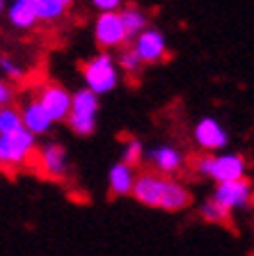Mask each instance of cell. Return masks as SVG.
I'll list each match as a JSON object with an SVG mask.
<instances>
[{
	"label": "cell",
	"mask_w": 254,
	"mask_h": 256,
	"mask_svg": "<svg viewBox=\"0 0 254 256\" xmlns=\"http://www.w3.org/2000/svg\"><path fill=\"white\" fill-rule=\"evenodd\" d=\"M249 162L243 154L236 151H220V154H206L195 160V172L213 183H231L247 178Z\"/></svg>",
	"instance_id": "1"
},
{
	"label": "cell",
	"mask_w": 254,
	"mask_h": 256,
	"mask_svg": "<svg viewBox=\"0 0 254 256\" xmlns=\"http://www.w3.org/2000/svg\"><path fill=\"white\" fill-rule=\"evenodd\" d=\"M80 76H83L85 90H90L99 98L115 92L119 85V69L110 53H96L94 58L85 60L80 64Z\"/></svg>",
	"instance_id": "2"
},
{
	"label": "cell",
	"mask_w": 254,
	"mask_h": 256,
	"mask_svg": "<svg viewBox=\"0 0 254 256\" xmlns=\"http://www.w3.org/2000/svg\"><path fill=\"white\" fill-rule=\"evenodd\" d=\"M37 154V138H32L26 128H19L10 135H0V170L14 172L30 165Z\"/></svg>",
	"instance_id": "3"
},
{
	"label": "cell",
	"mask_w": 254,
	"mask_h": 256,
	"mask_svg": "<svg viewBox=\"0 0 254 256\" xmlns=\"http://www.w3.org/2000/svg\"><path fill=\"white\" fill-rule=\"evenodd\" d=\"M99 96H94L90 90H78L71 94V108L67 114V124L80 138H87L96 130V117H99Z\"/></svg>",
	"instance_id": "4"
},
{
	"label": "cell",
	"mask_w": 254,
	"mask_h": 256,
	"mask_svg": "<svg viewBox=\"0 0 254 256\" xmlns=\"http://www.w3.org/2000/svg\"><path fill=\"white\" fill-rule=\"evenodd\" d=\"M35 98L37 103L44 108L51 122H67V114H69L71 108V92L67 90L60 82H44L37 92H35Z\"/></svg>",
	"instance_id": "5"
},
{
	"label": "cell",
	"mask_w": 254,
	"mask_h": 256,
	"mask_svg": "<svg viewBox=\"0 0 254 256\" xmlns=\"http://www.w3.org/2000/svg\"><path fill=\"white\" fill-rule=\"evenodd\" d=\"M211 199L220 208H224L229 215L233 210L249 208L252 206V183H249V178H240V181H231V183H217L213 188Z\"/></svg>",
	"instance_id": "6"
},
{
	"label": "cell",
	"mask_w": 254,
	"mask_h": 256,
	"mask_svg": "<svg viewBox=\"0 0 254 256\" xmlns=\"http://www.w3.org/2000/svg\"><path fill=\"white\" fill-rule=\"evenodd\" d=\"M192 140L201 151L206 154H220L229 146V133L222 122L215 117H201L192 126Z\"/></svg>",
	"instance_id": "7"
},
{
	"label": "cell",
	"mask_w": 254,
	"mask_h": 256,
	"mask_svg": "<svg viewBox=\"0 0 254 256\" xmlns=\"http://www.w3.org/2000/svg\"><path fill=\"white\" fill-rule=\"evenodd\" d=\"M94 42L103 50H119L128 44L126 30L122 26V18L117 12L99 14L94 21Z\"/></svg>",
	"instance_id": "8"
},
{
	"label": "cell",
	"mask_w": 254,
	"mask_h": 256,
	"mask_svg": "<svg viewBox=\"0 0 254 256\" xmlns=\"http://www.w3.org/2000/svg\"><path fill=\"white\" fill-rule=\"evenodd\" d=\"M37 167L46 178L51 181H62L64 176L69 174V154L62 144L58 142H46L37 146Z\"/></svg>",
	"instance_id": "9"
},
{
	"label": "cell",
	"mask_w": 254,
	"mask_h": 256,
	"mask_svg": "<svg viewBox=\"0 0 254 256\" xmlns=\"http://www.w3.org/2000/svg\"><path fill=\"white\" fill-rule=\"evenodd\" d=\"M144 160L151 165V172L172 178L185 167V156L181 149L172 146V144H158L151 149H144Z\"/></svg>",
	"instance_id": "10"
},
{
	"label": "cell",
	"mask_w": 254,
	"mask_h": 256,
	"mask_svg": "<svg viewBox=\"0 0 254 256\" xmlns=\"http://www.w3.org/2000/svg\"><path fill=\"white\" fill-rule=\"evenodd\" d=\"M131 44L133 53L138 55L142 64H158L167 60V42H165V34L158 28H147Z\"/></svg>",
	"instance_id": "11"
},
{
	"label": "cell",
	"mask_w": 254,
	"mask_h": 256,
	"mask_svg": "<svg viewBox=\"0 0 254 256\" xmlns=\"http://www.w3.org/2000/svg\"><path fill=\"white\" fill-rule=\"evenodd\" d=\"M165 186H167V178L151 170H144L135 176V183H133V199L138 204L147 208H158L160 204V197H163L165 192Z\"/></svg>",
	"instance_id": "12"
},
{
	"label": "cell",
	"mask_w": 254,
	"mask_h": 256,
	"mask_svg": "<svg viewBox=\"0 0 254 256\" xmlns=\"http://www.w3.org/2000/svg\"><path fill=\"white\" fill-rule=\"evenodd\" d=\"M19 114H21V126L26 128L32 138H42V135H48L51 128H53V122L48 117L44 108L37 103L35 96H28L23 106L19 108Z\"/></svg>",
	"instance_id": "13"
},
{
	"label": "cell",
	"mask_w": 254,
	"mask_h": 256,
	"mask_svg": "<svg viewBox=\"0 0 254 256\" xmlns=\"http://www.w3.org/2000/svg\"><path fill=\"white\" fill-rule=\"evenodd\" d=\"M135 167L126 165V162H115V165L108 170V192L110 197H128L133 190V183H135Z\"/></svg>",
	"instance_id": "14"
},
{
	"label": "cell",
	"mask_w": 254,
	"mask_h": 256,
	"mask_svg": "<svg viewBox=\"0 0 254 256\" xmlns=\"http://www.w3.org/2000/svg\"><path fill=\"white\" fill-rule=\"evenodd\" d=\"M192 204V192L179 181H172L167 178V186H165V192L160 197L158 208L160 210H167V213H179V210H185V208Z\"/></svg>",
	"instance_id": "15"
},
{
	"label": "cell",
	"mask_w": 254,
	"mask_h": 256,
	"mask_svg": "<svg viewBox=\"0 0 254 256\" xmlns=\"http://www.w3.org/2000/svg\"><path fill=\"white\" fill-rule=\"evenodd\" d=\"M7 21L16 30H32L39 23L30 0H12V5L7 7Z\"/></svg>",
	"instance_id": "16"
},
{
	"label": "cell",
	"mask_w": 254,
	"mask_h": 256,
	"mask_svg": "<svg viewBox=\"0 0 254 256\" xmlns=\"http://www.w3.org/2000/svg\"><path fill=\"white\" fill-rule=\"evenodd\" d=\"M117 14H119V18H122V26H124V30H126L128 42H133L140 32H144L149 28L147 12H142L140 7H135V5H124Z\"/></svg>",
	"instance_id": "17"
},
{
	"label": "cell",
	"mask_w": 254,
	"mask_h": 256,
	"mask_svg": "<svg viewBox=\"0 0 254 256\" xmlns=\"http://www.w3.org/2000/svg\"><path fill=\"white\" fill-rule=\"evenodd\" d=\"M30 5L39 23H58L67 16V10L58 0H30Z\"/></svg>",
	"instance_id": "18"
},
{
	"label": "cell",
	"mask_w": 254,
	"mask_h": 256,
	"mask_svg": "<svg viewBox=\"0 0 254 256\" xmlns=\"http://www.w3.org/2000/svg\"><path fill=\"white\" fill-rule=\"evenodd\" d=\"M199 218L208 224H220V226H224V224H229L231 215H229L224 208L217 206L213 199H206V202L199 206Z\"/></svg>",
	"instance_id": "19"
},
{
	"label": "cell",
	"mask_w": 254,
	"mask_h": 256,
	"mask_svg": "<svg viewBox=\"0 0 254 256\" xmlns=\"http://www.w3.org/2000/svg\"><path fill=\"white\" fill-rule=\"evenodd\" d=\"M115 64H117V69H119V74L124 71V74H128V76L140 74V69H142V62L138 60V55L133 53L131 46L119 48V55H117Z\"/></svg>",
	"instance_id": "20"
},
{
	"label": "cell",
	"mask_w": 254,
	"mask_h": 256,
	"mask_svg": "<svg viewBox=\"0 0 254 256\" xmlns=\"http://www.w3.org/2000/svg\"><path fill=\"white\" fill-rule=\"evenodd\" d=\"M21 126V114L16 106H3L0 108V135H10L14 130H19Z\"/></svg>",
	"instance_id": "21"
},
{
	"label": "cell",
	"mask_w": 254,
	"mask_h": 256,
	"mask_svg": "<svg viewBox=\"0 0 254 256\" xmlns=\"http://www.w3.org/2000/svg\"><path fill=\"white\" fill-rule=\"evenodd\" d=\"M142 160H144V144L138 138H128L122 149V162H126L131 167H138Z\"/></svg>",
	"instance_id": "22"
},
{
	"label": "cell",
	"mask_w": 254,
	"mask_h": 256,
	"mask_svg": "<svg viewBox=\"0 0 254 256\" xmlns=\"http://www.w3.org/2000/svg\"><path fill=\"white\" fill-rule=\"evenodd\" d=\"M0 74L5 76V80L12 85L16 80H23L26 69H23V64H19L14 58H10V55H0Z\"/></svg>",
	"instance_id": "23"
},
{
	"label": "cell",
	"mask_w": 254,
	"mask_h": 256,
	"mask_svg": "<svg viewBox=\"0 0 254 256\" xmlns=\"http://www.w3.org/2000/svg\"><path fill=\"white\" fill-rule=\"evenodd\" d=\"M126 0H90V5L94 10H99V14H106V12H119L124 7Z\"/></svg>",
	"instance_id": "24"
},
{
	"label": "cell",
	"mask_w": 254,
	"mask_h": 256,
	"mask_svg": "<svg viewBox=\"0 0 254 256\" xmlns=\"http://www.w3.org/2000/svg\"><path fill=\"white\" fill-rule=\"evenodd\" d=\"M12 101H14V87H12L7 80L0 78V108L10 106Z\"/></svg>",
	"instance_id": "25"
},
{
	"label": "cell",
	"mask_w": 254,
	"mask_h": 256,
	"mask_svg": "<svg viewBox=\"0 0 254 256\" xmlns=\"http://www.w3.org/2000/svg\"><path fill=\"white\" fill-rule=\"evenodd\" d=\"M58 2H60V5L64 7V10H69V7L74 5V0H58Z\"/></svg>",
	"instance_id": "26"
},
{
	"label": "cell",
	"mask_w": 254,
	"mask_h": 256,
	"mask_svg": "<svg viewBox=\"0 0 254 256\" xmlns=\"http://www.w3.org/2000/svg\"><path fill=\"white\" fill-rule=\"evenodd\" d=\"M5 12V0H0V14Z\"/></svg>",
	"instance_id": "27"
}]
</instances>
